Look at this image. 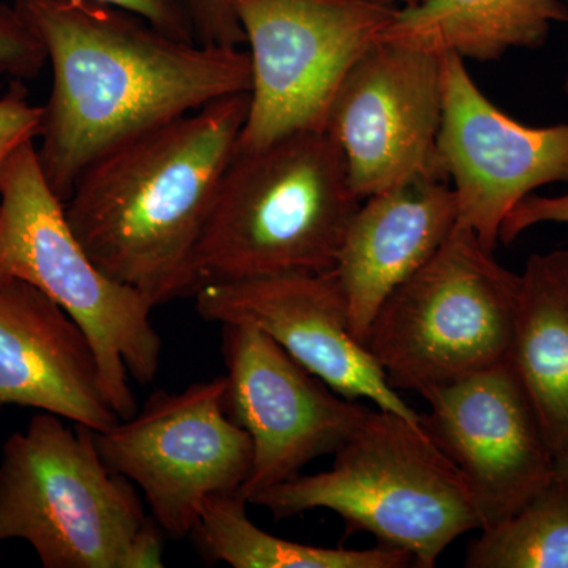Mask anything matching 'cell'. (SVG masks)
<instances>
[{
  "label": "cell",
  "instance_id": "1",
  "mask_svg": "<svg viewBox=\"0 0 568 568\" xmlns=\"http://www.w3.org/2000/svg\"><path fill=\"white\" fill-rule=\"evenodd\" d=\"M14 7L51 67L37 155L63 203L104 153L252 85L246 51L175 39L132 11L92 0Z\"/></svg>",
  "mask_w": 568,
  "mask_h": 568
},
{
  "label": "cell",
  "instance_id": "2",
  "mask_svg": "<svg viewBox=\"0 0 568 568\" xmlns=\"http://www.w3.org/2000/svg\"><path fill=\"white\" fill-rule=\"evenodd\" d=\"M248 93H235L104 153L67 219L103 272L159 306L200 290L197 246L237 151Z\"/></svg>",
  "mask_w": 568,
  "mask_h": 568
},
{
  "label": "cell",
  "instance_id": "3",
  "mask_svg": "<svg viewBox=\"0 0 568 568\" xmlns=\"http://www.w3.org/2000/svg\"><path fill=\"white\" fill-rule=\"evenodd\" d=\"M361 203L325 132L237 149L197 246L201 286L332 271Z\"/></svg>",
  "mask_w": 568,
  "mask_h": 568
},
{
  "label": "cell",
  "instance_id": "4",
  "mask_svg": "<svg viewBox=\"0 0 568 568\" xmlns=\"http://www.w3.org/2000/svg\"><path fill=\"white\" fill-rule=\"evenodd\" d=\"M331 469L264 489L250 504L275 519L334 511L346 534L366 532L402 549L418 568H433L446 549L480 519L458 467L420 422L369 409L335 452Z\"/></svg>",
  "mask_w": 568,
  "mask_h": 568
},
{
  "label": "cell",
  "instance_id": "5",
  "mask_svg": "<svg viewBox=\"0 0 568 568\" xmlns=\"http://www.w3.org/2000/svg\"><path fill=\"white\" fill-rule=\"evenodd\" d=\"M0 276L32 284L80 325L108 406L119 420L132 417L130 377L148 386L162 358L155 305L111 278L82 246L41 171L37 141L21 145L0 178Z\"/></svg>",
  "mask_w": 568,
  "mask_h": 568
},
{
  "label": "cell",
  "instance_id": "6",
  "mask_svg": "<svg viewBox=\"0 0 568 568\" xmlns=\"http://www.w3.org/2000/svg\"><path fill=\"white\" fill-rule=\"evenodd\" d=\"M518 294L519 274L457 223L388 295L364 346L395 390L424 396L510 357Z\"/></svg>",
  "mask_w": 568,
  "mask_h": 568
},
{
  "label": "cell",
  "instance_id": "7",
  "mask_svg": "<svg viewBox=\"0 0 568 568\" xmlns=\"http://www.w3.org/2000/svg\"><path fill=\"white\" fill-rule=\"evenodd\" d=\"M148 519L129 478L112 473L95 432L36 414L0 457V544L24 540L44 568H123Z\"/></svg>",
  "mask_w": 568,
  "mask_h": 568
},
{
  "label": "cell",
  "instance_id": "8",
  "mask_svg": "<svg viewBox=\"0 0 568 568\" xmlns=\"http://www.w3.org/2000/svg\"><path fill=\"white\" fill-rule=\"evenodd\" d=\"M252 85L239 151L324 132L339 85L396 9L375 0H234Z\"/></svg>",
  "mask_w": 568,
  "mask_h": 568
},
{
  "label": "cell",
  "instance_id": "9",
  "mask_svg": "<svg viewBox=\"0 0 568 568\" xmlns=\"http://www.w3.org/2000/svg\"><path fill=\"white\" fill-rule=\"evenodd\" d=\"M226 377L159 390L126 420L95 433L112 473L136 485L166 536H190L209 497L235 495L252 469L248 433L224 413Z\"/></svg>",
  "mask_w": 568,
  "mask_h": 568
},
{
  "label": "cell",
  "instance_id": "10",
  "mask_svg": "<svg viewBox=\"0 0 568 568\" xmlns=\"http://www.w3.org/2000/svg\"><path fill=\"white\" fill-rule=\"evenodd\" d=\"M223 407L248 433L253 462L237 495L246 503L335 454L369 407L336 394L278 343L248 324H223Z\"/></svg>",
  "mask_w": 568,
  "mask_h": 568
},
{
  "label": "cell",
  "instance_id": "11",
  "mask_svg": "<svg viewBox=\"0 0 568 568\" xmlns=\"http://www.w3.org/2000/svg\"><path fill=\"white\" fill-rule=\"evenodd\" d=\"M440 70L435 171L454 190L458 224L495 252L508 213L537 190L568 183V122L515 121L485 95L458 55H443Z\"/></svg>",
  "mask_w": 568,
  "mask_h": 568
},
{
  "label": "cell",
  "instance_id": "12",
  "mask_svg": "<svg viewBox=\"0 0 568 568\" xmlns=\"http://www.w3.org/2000/svg\"><path fill=\"white\" fill-rule=\"evenodd\" d=\"M440 115L439 55L386 41L366 51L339 85L324 130L345 156L355 196L437 178Z\"/></svg>",
  "mask_w": 568,
  "mask_h": 568
},
{
  "label": "cell",
  "instance_id": "13",
  "mask_svg": "<svg viewBox=\"0 0 568 568\" xmlns=\"http://www.w3.org/2000/svg\"><path fill=\"white\" fill-rule=\"evenodd\" d=\"M422 425L454 462L480 519L493 528L555 480L549 447L510 357L422 396Z\"/></svg>",
  "mask_w": 568,
  "mask_h": 568
},
{
  "label": "cell",
  "instance_id": "14",
  "mask_svg": "<svg viewBox=\"0 0 568 568\" xmlns=\"http://www.w3.org/2000/svg\"><path fill=\"white\" fill-rule=\"evenodd\" d=\"M194 306L211 323L260 328L336 394L420 422L355 338L334 271L205 283Z\"/></svg>",
  "mask_w": 568,
  "mask_h": 568
},
{
  "label": "cell",
  "instance_id": "15",
  "mask_svg": "<svg viewBox=\"0 0 568 568\" xmlns=\"http://www.w3.org/2000/svg\"><path fill=\"white\" fill-rule=\"evenodd\" d=\"M0 405L33 407L100 433L118 424L80 325L32 284L0 276Z\"/></svg>",
  "mask_w": 568,
  "mask_h": 568
},
{
  "label": "cell",
  "instance_id": "16",
  "mask_svg": "<svg viewBox=\"0 0 568 568\" xmlns=\"http://www.w3.org/2000/svg\"><path fill=\"white\" fill-rule=\"evenodd\" d=\"M457 223L454 190L439 178L418 179L358 204L332 271L362 345L388 295L435 256Z\"/></svg>",
  "mask_w": 568,
  "mask_h": 568
},
{
  "label": "cell",
  "instance_id": "17",
  "mask_svg": "<svg viewBox=\"0 0 568 568\" xmlns=\"http://www.w3.org/2000/svg\"><path fill=\"white\" fill-rule=\"evenodd\" d=\"M567 22L566 0H418L396 9L381 41L463 61L534 50Z\"/></svg>",
  "mask_w": 568,
  "mask_h": 568
},
{
  "label": "cell",
  "instance_id": "18",
  "mask_svg": "<svg viewBox=\"0 0 568 568\" xmlns=\"http://www.w3.org/2000/svg\"><path fill=\"white\" fill-rule=\"evenodd\" d=\"M510 361L551 450H568V250L530 254L519 274Z\"/></svg>",
  "mask_w": 568,
  "mask_h": 568
},
{
  "label": "cell",
  "instance_id": "19",
  "mask_svg": "<svg viewBox=\"0 0 568 568\" xmlns=\"http://www.w3.org/2000/svg\"><path fill=\"white\" fill-rule=\"evenodd\" d=\"M248 503L235 495L205 500L190 536L211 562L234 568H406L414 560L402 549L325 548L297 544L257 528L246 514Z\"/></svg>",
  "mask_w": 568,
  "mask_h": 568
},
{
  "label": "cell",
  "instance_id": "20",
  "mask_svg": "<svg viewBox=\"0 0 568 568\" xmlns=\"http://www.w3.org/2000/svg\"><path fill=\"white\" fill-rule=\"evenodd\" d=\"M467 568H568V484L552 480L506 521L480 530Z\"/></svg>",
  "mask_w": 568,
  "mask_h": 568
},
{
  "label": "cell",
  "instance_id": "21",
  "mask_svg": "<svg viewBox=\"0 0 568 568\" xmlns=\"http://www.w3.org/2000/svg\"><path fill=\"white\" fill-rule=\"evenodd\" d=\"M47 65V52L17 7L0 6V74L33 80Z\"/></svg>",
  "mask_w": 568,
  "mask_h": 568
},
{
  "label": "cell",
  "instance_id": "22",
  "mask_svg": "<svg viewBox=\"0 0 568 568\" xmlns=\"http://www.w3.org/2000/svg\"><path fill=\"white\" fill-rule=\"evenodd\" d=\"M41 115L43 108L31 102L22 81H11L0 93V178L13 153L39 138Z\"/></svg>",
  "mask_w": 568,
  "mask_h": 568
},
{
  "label": "cell",
  "instance_id": "23",
  "mask_svg": "<svg viewBox=\"0 0 568 568\" xmlns=\"http://www.w3.org/2000/svg\"><path fill=\"white\" fill-rule=\"evenodd\" d=\"M181 3L194 39L212 47L241 48L244 32L239 26L234 0H178Z\"/></svg>",
  "mask_w": 568,
  "mask_h": 568
},
{
  "label": "cell",
  "instance_id": "24",
  "mask_svg": "<svg viewBox=\"0 0 568 568\" xmlns=\"http://www.w3.org/2000/svg\"><path fill=\"white\" fill-rule=\"evenodd\" d=\"M556 223L568 226V193L559 196L530 194L508 213L500 227L499 242L510 245L519 235L537 224Z\"/></svg>",
  "mask_w": 568,
  "mask_h": 568
},
{
  "label": "cell",
  "instance_id": "25",
  "mask_svg": "<svg viewBox=\"0 0 568 568\" xmlns=\"http://www.w3.org/2000/svg\"><path fill=\"white\" fill-rule=\"evenodd\" d=\"M132 11L175 39L196 41L192 24L178 0H92Z\"/></svg>",
  "mask_w": 568,
  "mask_h": 568
},
{
  "label": "cell",
  "instance_id": "26",
  "mask_svg": "<svg viewBox=\"0 0 568 568\" xmlns=\"http://www.w3.org/2000/svg\"><path fill=\"white\" fill-rule=\"evenodd\" d=\"M164 530L152 517H148L140 530L134 534L132 544L126 549L123 568H162L164 567Z\"/></svg>",
  "mask_w": 568,
  "mask_h": 568
},
{
  "label": "cell",
  "instance_id": "27",
  "mask_svg": "<svg viewBox=\"0 0 568 568\" xmlns=\"http://www.w3.org/2000/svg\"><path fill=\"white\" fill-rule=\"evenodd\" d=\"M555 478L568 484V450L555 457Z\"/></svg>",
  "mask_w": 568,
  "mask_h": 568
},
{
  "label": "cell",
  "instance_id": "28",
  "mask_svg": "<svg viewBox=\"0 0 568 568\" xmlns=\"http://www.w3.org/2000/svg\"><path fill=\"white\" fill-rule=\"evenodd\" d=\"M377 3H383V6L394 7V9H403V7L414 6L418 0H375Z\"/></svg>",
  "mask_w": 568,
  "mask_h": 568
},
{
  "label": "cell",
  "instance_id": "29",
  "mask_svg": "<svg viewBox=\"0 0 568 568\" xmlns=\"http://www.w3.org/2000/svg\"><path fill=\"white\" fill-rule=\"evenodd\" d=\"M566 91H567V95H568V74H567V81H566Z\"/></svg>",
  "mask_w": 568,
  "mask_h": 568
},
{
  "label": "cell",
  "instance_id": "30",
  "mask_svg": "<svg viewBox=\"0 0 568 568\" xmlns=\"http://www.w3.org/2000/svg\"><path fill=\"white\" fill-rule=\"evenodd\" d=\"M567 3V22H568V0H566Z\"/></svg>",
  "mask_w": 568,
  "mask_h": 568
}]
</instances>
